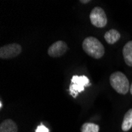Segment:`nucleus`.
<instances>
[{
	"label": "nucleus",
	"instance_id": "nucleus-8",
	"mask_svg": "<svg viewBox=\"0 0 132 132\" xmlns=\"http://www.w3.org/2000/svg\"><path fill=\"white\" fill-rule=\"evenodd\" d=\"M123 55L126 64L132 67V40L128 41L123 48Z\"/></svg>",
	"mask_w": 132,
	"mask_h": 132
},
{
	"label": "nucleus",
	"instance_id": "nucleus-2",
	"mask_svg": "<svg viewBox=\"0 0 132 132\" xmlns=\"http://www.w3.org/2000/svg\"><path fill=\"white\" fill-rule=\"evenodd\" d=\"M112 87L119 94L125 95L130 90V83L126 75L120 71L112 73L109 78Z\"/></svg>",
	"mask_w": 132,
	"mask_h": 132
},
{
	"label": "nucleus",
	"instance_id": "nucleus-4",
	"mask_svg": "<svg viewBox=\"0 0 132 132\" xmlns=\"http://www.w3.org/2000/svg\"><path fill=\"white\" fill-rule=\"evenodd\" d=\"M91 24L97 28H103L107 25V16L101 7H94L89 14Z\"/></svg>",
	"mask_w": 132,
	"mask_h": 132
},
{
	"label": "nucleus",
	"instance_id": "nucleus-10",
	"mask_svg": "<svg viewBox=\"0 0 132 132\" xmlns=\"http://www.w3.org/2000/svg\"><path fill=\"white\" fill-rule=\"evenodd\" d=\"M132 127V109H130L127 112L123 117L122 123V130L123 131H128Z\"/></svg>",
	"mask_w": 132,
	"mask_h": 132
},
{
	"label": "nucleus",
	"instance_id": "nucleus-1",
	"mask_svg": "<svg viewBox=\"0 0 132 132\" xmlns=\"http://www.w3.org/2000/svg\"><path fill=\"white\" fill-rule=\"evenodd\" d=\"M82 48L88 55L93 59H99L104 55V47L101 42L93 37H86L83 40Z\"/></svg>",
	"mask_w": 132,
	"mask_h": 132
},
{
	"label": "nucleus",
	"instance_id": "nucleus-15",
	"mask_svg": "<svg viewBox=\"0 0 132 132\" xmlns=\"http://www.w3.org/2000/svg\"><path fill=\"white\" fill-rule=\"evenodd\" d=\"M2 108H3V102L0 101V109H2Z\"/></svg>",
	"mask_w": 132,
	"mask_h": 132
},
{
	"label": "nucleus",
	"instance_id": "nucleus-13",
	"mask_svg": "<svg viewBox=\"0 0 132 132\" xmlns=\"http://www.w3.org/2000/svg\"><path fill=\"white\" fill-rule=\"evenodd\" d=\"M81 3H84V4H86V3H89L90 1L89 0H81L80 1Z\"/></svg>",
	"mask_w": 132,
	"mask_h": 132
},
{
	"label": "nucleus",
	"instance_id": "nucleus-7",
	"mask_svg": "<svg viewBox=\"0 0 132 132\" xmlns=\"http://www.w3.org/2000/svg\"><path fill=\"white\" fill-rule=\"evenodd\" d=\"M0 132H18V126L12 119H5L0 124Z\"/></svg>",
	"mask_w": 132,
	"mask_h": 132
},
{
	"label": "nucleus",
	"instance_id": "nucleus-5",
	"mask_svg": "<svg viewBox=\"0 0 132 132\" xmlns=\"http://www.w3.org/2000/svg\"><path fill=\"white\" fill-rule=\"evenodd\" d=\"M21 52V46L14 43L1 47L0 48V58L3 59H13L17 57Z\"/></svg>",
	"mask_w": 132,
	"mask_h": 132
},
{
	"label": "nucleus",
	"instance_id": "nucleus-12",
	"mask_svg": "<svg viewBox=\"0 0 132 132\" xmlns=\"http://www.w3.org/2000/svg\"><path fill=\"white\" fill-rule=\"evenodd\" d=\"M36 132H49V130H48V128H47V127H46L43 123H41L40 125H39L37 127Z\"/></svg>",
	"mask_w": 132,
	"mask_h": 132
},
{
	"label": "nucleus",
	"instance_id": "nucleus-3",
	"mask_svg": "<svg viewBox=\"0 0 132 132\" xmlns=\"http://www.w3.org/2000/svg\"><path fill=\"white\" fill-rule=\"evenodd\" d=\"M90 83L89 78L85 75H74L71 78V84L69 87L70 94L73 97L76 98L78 94L84 91L86 86H89Z\"/></svg>",
	"mask_w": 132,
	"mask_h": 132
},
{
	"label": "nucleus",
	"instance_id": "nucleus-14",
	"mask_svg": "<svg viewBox=\"0 0 132 132\" xmlns=\"http://www.w3.org/2000/svg\"><path fill=\"white\" fill-rule=\"evenodd\" d=\"M130 92L132 95V83H131V85H130Z\"/></svg>",
	"mask_w": 132,
	"mask_h": 132
},
{
	"label": "nucleus",
	"instance_id": "nucleus-11",
	"mask_svg": "<svg viewBox=\"0 0 132 132\" xmlns=\"http://www.w3.org/2000/svg\"><path fill=\"white\" fill-rule=\"evenodd\" d=\"M100 127L93 123H86L81 126V132H99Z\"/></svg>",
	"mask_w": 132,
	"mask_h": 132
},
{
	"label": "nucleus",
	"instance_id": "nucleus-9",
	"mask_svg": "<svg viewBox=\"0 0 132 132\" xmlns=\"http://www.w3.org/2000/svg\"><path fill=\"white\" fill-rule=\"evenodd\" d=\"M120 39V33L116 29H110L104 34V40L109 44H114Z\"/></svg>",
	"mask_w": 132,
	"mask_h": 132
},
{
	"label": "nucleus",
	"instance_id": "nucleus-6",
	"mask_svg": "<svg viewBox=\"0 0 132 132\" xmlns=\"http://www.w3.org/2000/svg\"><path fill=\"white\" fill-rule=\"evenodd\" d=\"M68 49L67 44L63 40H58L53 43L47 50V54L53 58H58L63 55Z\"/></svg>",
	"mask_w": 132,
	"mask_h": 132
}]
</instances>
